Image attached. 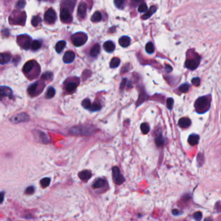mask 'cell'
I'll return each mask as SVG.
<instances>
[{
	"label": "cell",
	"mask_w": 221,
	"mask_h": 221,
	"mask_svg": "<svg viewBox=\"0 0 221 221\" xmlns=\"http://www.w3.org/2000/svg\"><path fill=\"white\" fill-rule=\"evenodd\" d=\"M106 180L103 178H100L97 179V180L94 182L92 187H93V188H94V189H99V188H101L104 187L106 185Z\"/></svg>",
	"instance_id": "e0dca14e"
},
{
	"label": "cell",
	"mask_w": 221,
	"mask_h": 221,
	"mask_svg": "<svg viewBox=\"0 0 221 221\" xmlns=\"http://www.w3.org/2000/svg\"><path fill=\"white\" fill-rule=\"evenodd\" d=\"M141 130L143 134H147L150 131V127L147 123H143L141 125Z\"/></svg>",
	"instance_id": "8d00e7d4"
},
{
	"label": "cell",
	"mask_w": 221,
	"mask_h": 221,
	"mask_svg": "<svg viewBox=\"0 0 221 221\" xmlns=\"http://www.w3.org/2000/svg\"><path fill=\"white\" fill-rule=\"evenodd\" d=\"M148 10L147 5L145 3L141 4L138 7V11L139 13H144V12H147Z\"/></svg>",
	"instance_id": "ee69618b"
},
{
	"label": "cell",
	"mask_w": 221,
	"mask_h": 221,
	"mask_svg": "<svg viewBox=\"0 0 221 221\" xmlns=\"http://www.w3.org/2000/svg\"><path fill=\"white\" fill-rule=\"evenodd\" d=\"M172 213L173 215L177 216V215H179L180 214V212L179 210H177V209H175V210H172Z\"/></svg>",
	"instance_id": "681fc988"
},
{
	"label": "cell",
	"mask_w": 221,
	"mask_h": 221,
	"mask_svg": "<svg viewBox=\"0 0 221 221\" xmlns=\"http://www.w3.org/2000/svg\"><path fill=\"white\" fill-rule=\"evenodd\" d=\"M145 50L147 51V53L149 54H152L154 51V47L153 44H152L151 42H149L147 43L145 46Z\"/></svg>",
	"instance_id": "e575fe53"
},
{
	"label": "cell",
	"mask_w": 221,
	"mask_h": 221,
	"mask_svg": "<svg viewBox=\"0 0 221 221\" xmlns=\"http://www.w3.org/2000/svg\"><path fill=\"white\" fill-rule=\"evenodd\" d=\"M36 64H37L34 60H30L26 62L23 67V72L26 74L31 73L32 70L34 69Z\"/></svg>",
	"instance_id": "30bf717a"
},
{
	"label": "cell",
	"mask_w": 221,
	"mask_h": 221,
	"mask_svg": "<svg viewBox=\"0 0 221 221\" xmlns=\"http://www.w3.org/2000/svg\"><path fill=\"white\" fill-rule=\"evenodd\" d=\"M65 45H66V42L65 41H60L58 42L56 44L55 46V50L57 53L60 54L61 53L62 50L64 49V47H65Z\"/></svg>",
	"instance_id": "d4e9b609"
},
{
	"label": "cell",
	"mask_w": 221,
	"mask_h": 221,
	"mask_svg": "<svg viewBox=\"0 0 221 221\" xmlns=\"http://www.w3.org/2000/svg\"><path fill=\"white\" fill-rule=\"evenodd\" d=\"M189 89V85L187 83H184L182 84L180 87H179V90H180L182 92H187Z\"/></svg>",
	"instance_id": "60d3db41"
},
{
	"label": "cell",
	"mask_w": 221,
	"mask_h": 221,
	"mask_svg": "<svg viewBox=\"0 0 221 221\" xmlns=\"http://www.w3.org/2000/svg\"><path fill=\"white\" fill-rule=\"evenodd\" d=\"M25 5L26 3L24 0H20V1L17 3L16 6L18 8H23L25 7Z\"/></svg>",
	"instance_id": "7dc6e473"
},
{
	"label": "cell",
	"mask_w": 221,
	"mask_h": 221,
	"mask_svg": "<svg viewBox=\"0 0 221 221\" xmlns=\"http://www.w3.org/2000/svg\"><path fill=\"white\" fill-rule=\"evenodd\" d=\"M119 43L121 47H127L130 43V38L128 36H122L119 40Z\"/></svg>",
	"instance_id": "44dd1931"
},
{
	"label": "cell",
	"mask_w": 221,
	"mask_h": 221,
	"mask_svg": "<svg viewBox=\"0 0 221 221\" xmlns=\"http://www.w3.org/2000/svg\"><path fill=\"white\" fill-rule=\"evenodd\" d=\"M75 58V54L73 51H67L63 56V62L65 64H70L72 63Z\"/></svg>",
	"instance_id": "8fae6325"
},
{
	"label": "cell",
	"mask_w": 221,
	"mask_h": 221,
	"mask_svg": "<svg viewBox=\"0 0 221 221\" xmlns=\"http://www.w3.org/2000/svg\"><path fill=\"white\" fill-rule=\"evenodd\" d=\"M11 59V55L8 52L0 53V64L5 65L9 62Z\"/></svg>",
	"instance_id": "7c38bea8"
},
{
	"label": "cell",
	"mask_w": 221,
	"mask_h": 221,
	"mask_svg": "<svg viewBox=\"0 0 221 221\" xmlns=\"http://www.w3.org/2000/svg\"><path fill=\"white\" fill-rule=\"evenodd\" d=\"M4 199V193L0 192V204H1Z\"/></svg>",
	"instance_id": "f5cc1de1"
},
{
	"label": "cell",
	"mask_w": 221,
	"mask_h": 221,
	"mask_svg": "<svg viewBox=\"0 0 221 221\" xmlns=\"http://www.w3.org/2000/svg\"><path fill=\"white\" fill-rule=\"evenodd\" d=\"M5 97L12 99L13 98V91L7 86H0V101Z\"/></svg>",
	"instance_id": "ba28073f"
},
{
	"label": "cell",
	"mask_w": 221,
	"mask_h": 221,
	"mask_svg": "<svg viewBox=\"0 0 221 221\" xmlns=\"http://www.w3.org/2000/svg\"><path fill=\"white\" fill-rule=\"evenodd\" d=\"M114 4L118 8H123L125 6V0H114Z\"/></svg>",
	"instance_id": "f35d334b"
},
{
	"label": "cell",
	"mask_w": 221,
	"mask_h": 221,
	"mask_svg": "<svg viewBox=\"0 0 221 221\" xmlns=\"http://www.w3.org/2000/svg\"><path fill=\"white\" fill-rule=\"evenodd\" d=\"M55 94V89L53 87H50L48 88L46 92V98L47 99H51L54 97Z\"/></svg>",
	"instance_id": "f1b7e54d"
},
{
	"label": "cell",
	"mask_w": 221,
	"mask_h": 221,
	"mask_svg": "<svg viewBox=\"0 0 221 221\" xmlns=\"http://www.w3.org/2000/svg\"><path fill=\"white\" fill-rule=\"evenodd\" d=\"M56 19V14L55 11L53 8H49L44 14V20L49 24H52L55 22Z\"/></svg>",
	"instance_id": "52a82bcc"
},
{
	"label": "cell",
	"mask_w": 221,
	"mask_h": 221,
	"mask_svg": "<svg viewBox=\"0 0 221 221\" xmlns=\"http://www.w3.org/2000/svg\"><path fill=\"white\" fill-rule=\"evenodd\" d=\"M60 17H61V20L63 22H69L71 18L70 10L66 8H62L61 10Z\"/></svg>",
	"instance_id": "9c48e42d"
},
{
	"label": "cell",
	"mask_w": 221,
	"mask_h": 221,
	"mask_svg": "<svg viewBox=\"0 0 221 221\" xmlns=\"http://www.w3.org/2000/svg\"><path fill=\"white\" fill-rule=\"evenodd\" d=\"M86 9H87V6H86V3H80L79 7H78V16L80 17V18H83L85 16L86 13Z\"/></svg>",
	"instance_id": "5bb4252c"
},
{
	"label": "cell",
	"mask_w": 221,
	"mask_h": 221,
	"mask_svg": "<svg viewBox=\"0 0 221 221\" xmlns=\"http://www.w3.org/2000/svg\"><path fill=\"white\" fill-rule=\"evenodd\" d=\"M156 144L158 146V147H160V146H162L164 144V138H163L162 135L160 134L158 135L156 138Z\"/></svg>",
	"instance_id": "836d02e7"
},
{
	"label": "cell",
	"mask_w": 221,
	"mask_h": 221,
	"mask_svg": "<svg viewBox=\"0 0 221 221\" xmlns=\"http://www.w3.org/2000/svg\"><path fill=\"white\" fill-rule=\"evenodd\" d=\"M53 78V73L51 72L44 73L42 76V79L44 80H52Z\"/></svg>",
	"instance_id": "d590c367"
},
{
	"label": "cell",
	"mask_w": 221,
	"mask_h": 221,
	"mask_svg": "<svg viewBox=\"0 0 221 221\" xmlns=\"http://www.w3.org/2000/svg\"><path fill=\"white\" fill-rule=\"evenodd\" d=\"M34 192V187L33 186H29L25 190V193L27 195H32Z\"/></svg>",
	"instance_id": "bcb514c9"
},
{
	"label": "cell",
	"mask_w": 221,
	"mask_h": 221,
	"mask_svg": "<svg viewBox=\"0 0 221 221\" xmlns=\"http://www.w3.org/2000/svg\"><path fill=\"white\" fill-rule=\"evenodd\" d=\"M75 3V0H64V4L65 7H71V8H74Z\"/></svg>",
	"instance_id": "ab89813d"
},
{
	"label": "cell",
	"mask_w": 221,
	"mask_h": 221,
	"mask_svg": "<svg viewBox=\"0 0 221 221\" xmlns=\"http://www.w3.org/2000/svg\"><path fill=\"white\" fill-rule=\"evenodd\" d=\"M29 116L25 113H22L14 115L10 118V122L13 124H19L21 122H25L29 120Z\"/></svg>",
	"instance_id": "5b68a950"
},
{
	"label": "cell",
	"mask_w": 221,
	"mask_h": 221,
	"mask_svg": "<svg viewBox=\"0 0 221 221\" xmlns=\"http://www.w3.org/2000/svg\"><path fill=\"white\" fill-rule=\"evenodd\" d=\"M112 177L114 183L118 185L122 184L125 180L123 176L121 174L119 168L117 166L112 168Z\"/></svg>",
	"instance_id": "277c9868"
},
{
	"label": "cell",
	"mask_w": 221,
	"mask_h": 221,
	"mask_svg": "<svg viewBox=\"0 0 221 221\" xmlns=\"http://www.w3.org/2000/svg\"><path fill=\"white\" fill-rule=\"evenodd\" d=\"M82 106L85 109H89L91 106V101L89 99H85L82 101Z\"/></svg>",
	"instance_id": "b9f144b4"
},
{
	"label": "cell",
	"mask_w": 221,
	"mask_h": 221,
	"mask_svg": "<svg viewBox=\"0 0 221 221\" xmlns=\"http://www.w3.org/2000/svg\"><path fill=\"white\" fill-rule=\"evenodd\" d=\"M25 20H26V14L25 13L23 12L22 14H20V16L16 17V19L14 20V23L15 24H18V25H24L25 22Z\"/></svg>",
	"instance_id": "ffe728a7"
},
{
	"label": "cell",
	"mask_w": 221,
	"mask_h": 221,
	"mask_svg": "<svg viewBox=\"0 0 221 221\" xmlns=\"http://www.w3.org/2000/svg\"><path fill=\"white\" fill-rule=\"evenodd\" d=\"M191 82L195 86H198L200 85V83H201V79L199 78H194L192 79L191 80Z\"/></svg>",
	"instance_id": "c3c4849f"
},
{
	"label": "cell",
	"mask_w": 221,
	"mask_h": 221,
	"mask_svg": "<svg viewBox=\"0 0 221 221\" xmlns=\"http://www.w3.org/2000/svg\"><path fill=\"white\" fill-rule=\"evenodd\" d=\"M143 1V0H132V5L135 6L136 5L142 2Z\"/></svg>",
	"instance_id": "f907efd6"
},
{
	"label": "cell",
	"mask_w": 221,
	"mask_h": 221,
	"mask_svg": "<svg viewBox=\"0 0 221 221\" xmlns=\"http://www.w3.org/2000/svg\"><path fill=\"white\" fill-rule=\"evenodd\" d=\"M120 59L118 58H113L110 63V67L111 68L118 67L120 64Z\"/></svg>",
	"instance_id": "f546056e"
},
{
	"label": "cell",
	"mask_w": 221,
	"mask_h": 221,
	"mask_svg": "<svg viewBox=\"0 0 221 221\" xmlns=\"http://www.w3.org/2000/svg\"><path fill=\"white\" fill-rule=\"evenodd\" d=\"M41 45H42V44H41V43L39 41L34 40V41H33V42H32L31 43V47L32 50H38V49H39L40 48Z\"/></svg>",
	"instance_id": "d6a6232c"
},
{
	"label": "cell",
	"mask_w": 221,
	"mask_h": 221,
	"mask_svg": "<svg viewBox=\"0 0 221 221\" xmlns=\"http://www.w3.org/2000/svg\"><path fill=\"white\" fill-rule=\"evenodd\" d=\"M38 87V82L32 83V84H31L29 87L27 89V92L30 96H34L36 93H37Z\"/></svg>",
	"instance_id": "ac0fdd59"
},
{
	"label": "cell",
	"mask_w": 221,
	"mask_h": 221,
	"mask_svg": "<svg viewBox=\"0 0 221 221\" xmlns=\"http://www.w3.org/2000/svg\"><path fill=\"white\" fill-rule=\"evenodd\" d=\"M92 131L91 127L88 126H77L71 128L70 133L73 135H87Z\"/></svg>",
	"instance_id": "7a4b0ae2"
},
{
	"label": "cell",
	"mask_w": 221,
	"mask_h": 221,
	"mask_svg": "<svg viewBox=\"0 0 221 221\" xmlns=\"http://www.w3.org/2000/svg\"><path fill=\"white\" fill-rule=\"evenodd\" d=\"M38 137H39L40 139V141L43 143H47L49 142V137L46 135V133H44V132H42V131H39L38 132Z\"/></svg>",
	"instance_id": "83f0119b"
},
{
	"label": "cell",
	"mask_w": 221,
	"mask_h": 221,
	"mask_svg": "<svg viewBox=\"0 0 221 221\" xmlns=\"http://www.w3.org/2000/svg\"><path fill=\"white\" fill-rule=\"evenodd\" d=\"M156 10H157V8L155 7V6H152V7L149 8V10H147V13L143 15L142 18L143 20H147V19L149 18V17H150L156 11Z\"/></svg>",
	"instance_id": "cb8c5ba5"
},
{
	"label": "cell",
	"mask_w": 221,
	"mask_h": 221,
	"mask_svg": "<svg viewBox=\"0 0 221 221\" xmlns=\"http://www.w3.org/2000/svg\"><path fill=\"white\" fill-rule=\"evenodd\" d=\"M100 52V46L99 44H95L93 46V47L90 50V54L91 56L92 57H96L99 55V54Z\"/></svg>",
	"instance_id": "603a6c76"
},
{
	"label": "cell",
	"mask_w": 221,
	"mask_h": 221,
	"mask_svg": "<svg viewBox=\"0 0 221 221\" xmlns=\"http://www.w3.org/2000/svg\"><path fill=\"white\" fill-rule=\"evenodd\" d=\"M71 40L75 47L82 46L87 41V35L83 32H77L71 36Z\"/></svg>",
	"instance_id": "3957f363"
},
{
	"label": "cell",
	"mask_w": 221,
	"mask_h": 221,
	"mask_svg": "<svg viewBox=\"0 0 221 221\" xmlns=\"http://www.w3.org/2000/svg\"><path fill=\"white\" fill-rule=\"evenodd\" d=\"M204 221H213V220H212L211 218L208 217V218H206Z\"/></svg>",
	"instance_id": "db71d44e"
},
{
	"label": "cell",
	"mask_w": 221,
	"mask_h": 221,
	"mask_svg": "<svg viewBox=\"0 0 221 221\" xmlns=\"http://www.w3.org/2000/svg\"><path fill=\"white\" fill-rule=\"evenodd\" d=\"M173 104H174V100L172 98H168L167 100V108L169 109H172L173 107Z\"/></svg>",
	"instance_id": "f6af8a7d"
},
{
	"label": "cell",
	"mask_w": 221,
	"mask_h": 221,
	"mask_svg": "<svg viewBox=\"0 0 221 221\" xmlns=\"http://www.w3.org/2000/svg\"><path fill=\"white\" fill-rule=\"evenodd\" d=\"M193 218L196 221H201L202 218V213L201 211H196L193 214Z\"/></svg>",
	"instance_id": "7bdbcfd3"
},
{
	"label": "cell",
	"mask_w": 221,
	"mask_h": 221,
	"mask_svg": "<svg viewBox=\"0 0 221 221\" xmlns=\"http://www.w3.org/2000/svg\"><path fill=\"white\" fill-rule=\"evenodd\" d=\"M101 109V106L99 104H97L95 103L94 104L91 105V106L89 107V108L88 109L89 110L91 111H97V110H99Z\"/></svg>",
	"instance_id": "74e56055"
},
{
	"label": "cell",
	"mask_w": 221,
	"mask_h": 221,
	"mask_svg": "<svg viewBox=\"0 0 221 221\" xmlns=\"http://www.w3.org/2000/svg\"><path fill=\"white\" fill-rule=\"evenodd\" d=\"M165 71H166V72H167V73H170V72H171V71H172V67H171V66H170V65H165Z\"/></svg>",
	"instance_id": "816d5d0a"
},
{
	"label": "cell",
	"mask_w": 221,
	"mask_h": 221,
	"mask_svg": "<svg viewBox=\"0 0 221 221\" xmlns=\"http://www.w3.org/2000/svg\"><path fill=\"white\" fill-rule=\"evenodd\" d=\"M103 47L104 50L108 52H112L115 49V44L111 41H107L103 45Z\"/></svg>",
	"instance_id": "9a60e30c"
},
{
	"label": "cell",
	"mask_w": 221,
	"mask_h": 221,
	"mask_svg": "<svg viewBox=\"0 0 221 221\" xmlns=\"http://www.w3.org/2000/svg\"><path fill=\"white\" fill-rule=\"evenodd\" d=\"M186 67L189 69L190 70H195L198 67V63L195 59H187L186 62Z\"/></svg>",
	"instance_id": "2e32d148"
},
{
	"label": "cell",
	"mask_w": 221,
	"mask_h": 221,
	"mask_svg": "<svg viewBox=\"0 0 221 221\" xmlns=\"http://www.w3.org/2000/svg\"><path fill=\"white\" fill-rule=\"evenodd\" d=\"M77 87V84L75 82H70L65 86V89L68 92H72Z\"/></svg>",
	"instance_id": "484cf974"
},
{
	"label": "cell",
	"mask_w": 221,
	"mask_h": 221,
	"mask_svg": "<svg viewBox=\"0 0 221 221\" xmlns=\"http://www.w3.org/2000/svg\"><path fill=\"white\" fill-rule=\"evenodd\" d=\"M102 19V15H101L100 12L97 11L92 15V16L91 17V20L93 22H99Z\"/></svg>",
	"instance_id": "4316f807"
},
{
	"label": "cell",
	"mask_w": 221,
	"mask_h": 221,
	"mask_svg": "<svg viewBox=\"0 0 221 221\" xmlns=\"http://www.w3.org/2000/svg\"><path fill=\"white\" fill-rule=\"evenodd\" d=\"M191 122L187 118H182L179 120L178 125L182 128H187L190 126Z\"/></svg>",
	"instance_id": "d6986e66"
},
{
	"label": "cell",
	"mask_w": 221,
	"mask_h": 221,
	"mask_svg": "<svg viewBox=\"0 0 221 221\" xmlns=\"http://www.w3.org/2000/svg\"><path fill=\"white\" fill-rule=\"evenodd\" d=\"M79 177L83 181H88L91 177V173L88 170H83L79 173Z\"/></svg>",
	"instance_id": "4fadbf2b"
},
{
	"label": "cell",
	"mask_w": 221,
	"mask_h": 221,
	"mask_svg": "<svg viewBox=\"0 0 221 221\" xmlns=\"http://www.w3.org/2000/svg\"><path fill=\"white\" fill-rule=\"evenodd\" d=\"M51 183V179L49 178H44L40 180V184L43 188H46L49 186Z\"/></svg>",
	"instance_id": "1f68e13d"
},
{
	"label": "cell",
	"mask_w": 221,
	"mask_h": 221,
	"mask_svg": "<svg viewBox=\"0 0 221 221\" xmlns=\"http://www.w3.org/2000/svg\"><path fill=\"white\" fill-rule=\"evenodd\" d=\"M18 42L25 50H28L31 45V39L28 36H21L18 38Z\"/></svg>",
	"instance_id": "8992f818"
},
{
	"label": "cell",
	"mask_w": 221,
	"mask_h": 221,
	"mask_svg": "<svg viewBox=\"0 0 221 221\" xmlns=\"http://www.w3.org/2000/svg\"><path fill=\"white\" fill-rule=\"evenodd\" d=\"M195 107L196 111L199 113H203L210 108V103L206 97H202L196 100L195 103Z\"/></svg>",
	"instance_id": "6da1fadb"
},
{
	"label": "cell",
	"mask_w": 221,
	"mask_h": 221,
	"mask_svg": "<svg viewBox=\"0 0 221 221\" xmlns=\"http://www.w3.org/2000/svg\"><path fill=\"white\" fill-rule=\"evenodd\" d=\"M42 18L39 16H35L32 17L31 20V23L34 27H37L42 22Z\"/></svg>",
	"instance_id": "4dcf8cb0"
},
{
	"label": "cell",
	"mask_w": 221,
	"mask_h": 221,
	"mask_svg": "<svg viewBox=\"0 0 221 221\" xmlns=\"http://www.w3.org/2000/svg\"><path fill=\"white\" fill-rule=\"evenodd\" d=\"M199 140V136L195 134L191 135L188 138V142L191 145H195L198 144Z\"/></svg>",
	"instance_id": "7402d4cb"
}]
</instances>
